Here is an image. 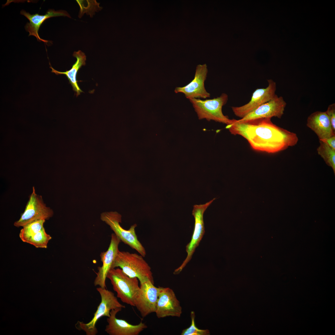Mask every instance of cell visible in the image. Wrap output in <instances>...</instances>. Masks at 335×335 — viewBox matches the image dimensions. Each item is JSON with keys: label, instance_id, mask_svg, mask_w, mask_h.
I'll list each match as a JSON object with an SVG mask.
<instances>
[{"label": "cell", "instance_id": "cell-9", "mask_svg": "<svg viewBox=\"0 0 335 335\" xmlns=\"http://www.w3.org/2000/svg\"><path fill=\"white\" fill-rule=\"evenodd\" d=\"M150 280L140 283V289L135 298L134 306L143 318L155 312L159 287H156Z\"/></svg>", "mask_w": 335, "mask_h": 335}, {"label": "cell", "instance_id": "cell-2", "mask_svg": "<svg viewBox=\"0 0 335 335\" xmlns=\"http://www.w3.org/2000/svg\"><path fill=\"white\" fill-rule=\"evenodd\" d=\"M141 255L119 251L112 268L119 267L131 277L137 278L140 283L150 280L154 284L151 268Z\"/></svg>", "mask_w": 335, "mask_h": 335}, {"label": "cell", "instance_id": "cell-3", "mask_svg": "<svg viewBox=\"0 0 335 335\" xmlns=\"http://www.w3.org/2000/svg\"><path fill=\"white\" fill-rule=\"evenodd\" d=\"M101 297V301L92 320L87 323L78 321L75 327L79 330L83 331L87 335H96L98 333L96 324L98 320L103 317H109L110 311L118 308H124L125 306L118 301L117 297L112 291L106 288L99 287L96 288Z\"/></svg>", "mask_w": 335, "mask_h": 335}, {"label": "cell", "instance_id": "cell-15", "mask_svg": "<svg viewBox=\"0 0 335 335\" xmlns=\"http://www.w3.org/2000/svg\"><path fill=\"white\" fill-rule=\"evenodd\" d=\"M286 103L283 97L276 95L272 99L259 106L243 118L240 122L257 119L276 117L280 118L284 114Z\"/></svg>", "mask_w": 335, "mask_h": 335}, {"label": "cell", "instance_id": "cell-18", "mask_svg": "<svg viewBox=\"0 0 335 335\" xmlns=\"http://www.w3.org/2000/svg\"><path fill=\"white\" fill-rule=\"evenodd\" d=\"M73 56L76 58L77 60L69 70L65 72L58 71L51 66L50 62V68L51 69L52 73H54L57 75L63 74L66 76L69 83L72 87L73 90L76 93V96H78L80 95L81 93L83 92L80 88L78 84V81L77 80V74L78 71L82 66L86 65V56L85 53L81 50H78L77 51H74Z\"/></svg>", "mask_w": 335, "mask_h": 335}, {"label": "cell", "instance_id": "cell-25", "mask_svg": "<svg viewBox=\"0 0 335 335\" xmlns=\"http://www.w3.org/2000/svg\"><path fill=\"white\" fill-rule=\"evenodd\" d=\"M319 140L325 142L333 149L335 150V136L327 139Z\"/></svg>", "mask_w": 335, "mask_h": 335}, {"label": "cell", "instance_id": "cell-4", "mask_svg": "<svg viewBox=\"0 0 335 335\" xmlns=\"http://www.w3.org/2000/svg\"><path fill=\"white\" fill-rule=\"evenodd\" d=\"M107 277L117 293V297L123 302L134 306L135 298L140 289L138 279L129 276L119 268L111 269Z\"/></svg>", "mask_w": 335, "mask_h": 335}, {"label": "cell", "instance_id": "cell-12", "mask_svg": "<svg viewBox=\"0 0 335 335\" xmlns=\"http://www.w3.org/2000/svg\"><path fill=\"white\" fill-rule=\"evenodd\" d=\"M208 69L206 64L199 65L196 68L194 79L186 85L177 87L174 92L183 93L189 99L210 97V94L205 89L204 83L206 79Z\"/></svg>", "mask_w": 335, "mask_h": 335}, {"label": "cell", "instance_id": "cell-13", "mask_svg": "<svg viewBox=\"0 0 335 335\" xmlns=\"http://www.w3.org/2000/svg\"><path fill=\"white\" fill-rule=\"evenodd\" d=\"M121 241L114 234L111 235L110 243L107 250L102 252L100 254L101 266L98 267V271L94 281L95 286H98L102 288H106V280L107 274L112 269V266L117 255L119 251L118 246Z\"/></svg>", "mask_w": 335, "mask_h": 335}, {"label": "cell", "instance_id": "cell-6", "mask_svg": "<svg viewBox=\"0 0 335 335\" xmlns=\"http://www.w3.org/2000/svg\"><path fill=\"white\" fill-rule=\"evenodd\" d=\"M100 219L110 226L121 241L135 250L143 257L145 256V249L138 239L136 233V224L131 226L127 230L123 228L120 224L122 222V216L116 212H103L101 214Z\"/></svg>", "mask_w": 335, "mask_h": 335}, {"label": "cell", "instance_id": "cell-16", "mask_svg": "<svg viewBox=\"0 0 335 335\" xmlns=\"http://www.w3.org/2000/svg\"><path fill=\"white\" fill-rule=\"evenodd\" d=\"M20 14L29 20V22L27 23L25 26L26 30L29 33V36H34L38 41L45 42L48 41L41 38L38 32L40 26L45 20L51 17L60 16L71 18L69 14L66 11L62 10L56 11L52 9H49L44 15H40L38 13L31 15L23 10L21 11Z\"/></svg>", "mask_w": 335, "mask_h": 335}, {"label": "cell", "instance_id": "cell-10", "mask_svg": "<svg viewBox=\"0 0 335 335\" xmlns=\"http://www.w3.org/2000/svg\"><path fill=\"white\" fill-rule=\"evenodd\" d=\"M268 85L265 88L256 89L252 93L250 100L240 106H232L234 114L241 118L262 104L273 99L276 95L275 82L271 79L268 80Z\"/></svg>", "mask_w": 335, "mask_h": 335}, {"label": "cell", "instance_id": "cell-24", "mask_svg": "<svg viewBox=\"0 0 335 335\" xmlns=\"http://www.w3.org/2000/svg\"><path fill=\"white\" fill-rule=\"evenodd\" d=\"M325 112L329 118L332 128L335 132V104L329 105Z\"/></svg>", "mask_w": 335, "mask_h": 335}, {"label": "cell", "instance_id": "cell-8", "mask_svg": "<svg viewBox=\"0 0 335 335\" xmlns=\"http://www.w3.org/2000/svg\"><path fill=\"white\" fill-rule=\"evenodd\" d=\"M215 199L214 198L205 204L194 205L193 206L192 214L194 218V226L191 240L186 246L187 255L182 265L175 270L173 273L174 274H178L182 271L191 258L195 248L199 245L205 232L203 220L204 213Z\"/></svg>", "mask_w": 335, "mask_h": 335}, {"label": "cell", "instance_id": "cell-11", "mask_svg": "<svg viewBox=\"0 0 335 335\" xmlns=\"http://www.w3.org/2000/svg\"><path fill=\"white\" fill-rule=\"evenodd\" d=\"M159 291L155 313L158 318L180 317L182 308L173 290L168 287H159Z\"/></svg>", "mask_w": 335, "mask_h": 335}, {"label": "cell", "instance_id": "cell-22", "mask_svg": "<svg viewBox=\"0 0 335 335\" xmlns=\"http://www.w3.org/2000/svg\"><path fill=\"white\" fill-rule=\"evenodd\" d=\"M51 238V236L47 233L44 228L29 237L25 243L32 244L36 248H46L49 241Z\"/></svg>", "mask_w": 335, "mask_h": 335}, {"label": "cell", "instance_id": "cell-5", "mask_svg": "<svg viewBox=\"0 0 335 335\" xmlns=\"http://www.w3.org/2000/svg\"><path fill=\"white\" fill-rule=\"evenodd\" d=\"M192 104L198 118L205 119L208 121L213 120L225 124L231 123L233 119L225 115L222 112V108L228 100V96L225 93L219 96L212 99L202 100L200 99H189Z\"/></svg>", "mask_w": 335, "mask_h": 335}, {"label": "cell", "instance_id": "cell-20", "mask_svg": "<svg viewBox=\"0 0 335 335\" xmlns=\"http://www.w3.org/2000/svg\"><path fill=\"white\" fill-rule=\"evenodd\" d=\"M45 221L44 220H38L23 227L19 234L22 241L25 242L29 237L44 229L43 225Z\"/></svg>", "mask_w": 335, "mask_h": 335}, {"label": "cell", "instance_id": "cell-17", "mask_svg": "<svg viewBox=\"0 0 335 335\" xmlns=\"http://www.w3.org/2000/svg\"><path fill=\"white\" fill-rule=\"evenodd\" d=\"M306 125L315 133L319 140L335 136L325 112L317 111L311 114L307 118Z\"/></svg>", "mask_w": 335, "mask_h": 335}, {"label": "cell", "instance_id": "cell-14", "mask_svg": "<svg viewBox=\"0 0 335 335\" xmlns=\"http://www.w3.org/2000/svg\"><path fill=\"white\" fill-rule=\"evenodd\" d=\"M122 309L118 308L112 310L110 315L107 319L108 324L105 332L109 335H138L147 328L142 321L136 325L129 323L127 321L117 318L116 315Z\"/></svg>", "mask_w": 335, "mask_h": 335}, {"label": "cell", "instance_id": "cell-1", "mask_svg": "<svg viewBox=\"0 0 335 335\" xmlns=\"http://www.w3.org/2000/svg\"><path fill=\"white\" fill-rule=\"evenodd\" d=\"M271 118L257 119L240 122L233 119L226 128L234 135L245 138L254 150L273 154L296 145L297 134L274 124Z\"/></svg>", "mask_w": 335, "mask_h": 335}, {"label": "cell", "instance_id": "cell-7", "mask_svg": "<svg viewBox=\"0 0 335 335\" xmlns=\"http://www.w3.org/2000/svg\"><path fill=\"white\" fill-rule=\"evenodd\" d=\"M53 214V210L44 203L42 196L36 194L33 186L24 212L19 219L14 223V225L16 227H23L36 221L48 220Z\"/></svg>", "mask_w": 335, "mask_h": 335}, {"label": "cell", "instance_id": "cell-23", "mask_svg": "<svg viewBox=\"0 0 335 335\" xmlns=\"http://www.w3.org/2000/svg\"><path fill=\"white\" fill-rule=\"evenodd\" d=\"M191 322L189 327L184 329L181 335H208L210 333L208 329H201L196 326L195 322V315L194 311L191 312Z\"/></svg>", "mask_w": 335, "mask_h": 335}, {"label": "cell", "instance_id": "cell-21", "mask_svg": "<svg viewBox=\"0 0 335 335\" xmlns=\"http://www.w3.org/2000/svg\"><path fill=\"white\" fill-rule=\"evenodd\" d=\"M80 7L78 17L80 18L85 13L92 17L96 11L100 10L102 7L99 6L100 3L96 0H76Z\"/></svg>", "mask_w": 335, "mask_h": 335}, {"label": "cell", "instance_id": "cell-19", "mask_svg": "<svg viewBox=\"0 0 335 335\" xmlns=\"http://www.w3.org/2000/svg\"><path fill=\"white\" fill-rule=\"evenodd\" d=\"M320 145L317 149L318 154L323 158L326 163L331 167L335 173V150L327 144L319 140Z\"/></svg>", "mask_w": 335, "mask_h": 335}]
</instances>
